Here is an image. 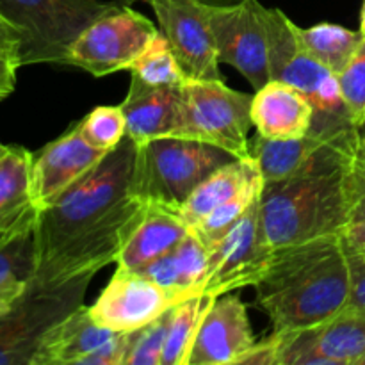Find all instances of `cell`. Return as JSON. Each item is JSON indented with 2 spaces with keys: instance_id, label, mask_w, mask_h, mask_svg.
I'll use <instances>...</instances> for the list:
<instances>
[{
  "instance_id": "8d00e7d4",
  "label": "cell",
  "mask_w": 365,
  "mask_h": 365,
  "mask_svg": "<svg viewBox=\"0 0 365 365\" xmlns=\"http://www.w3.org/2000/svg\"><path fill=\"white\" fill-rule=\"evenodd\" d=\"M360 217H365V191H364V195L360 196V200H359V203H356L355 210H353L351 221L353 220H360Z\"/></svg>"
},
{
  "instance_id": "277c9868",
  "label": "cell",
  "mask_w": 365,
  "mask_h": 365,
  "mask_svg": "<svg viewBox=\"0 0 365 365\" xmlns=\"http://www.w3.org/2000/svg\"><path fill=\"white\" fill-rule=\"evenodd\" d=\"M237 159L189 138H155L138 145L130 192L148 205L177 210L209 175Z\"/></svg>"
},
{
  "instance_id": "52a82bcc",
  "label": "cell",
  "mask_w": 365,
  "mask_h": 365,
  "mask_svg": "<svg viewBox=\"0 0 365 365\" xmlns=\"http://www.w3.org/2000/svg\"><path fill=\"white\" fill-rule=\"evenodd\" d=\"M93 277L81 274L53 285L29 282L24 296L0 316V365H31L46 331L84 305Z\"/></svg>"
},
{
  "instance_id": "44dd1931",
  "label": "cell",
  "mask_w": 365,
  "mask_h": 365,
  "mask_svg": "<svg viewBox=\"0 0 365 365\" xmlns=\"http://www.w3.org/2000/svg\"><path fill=\"white\" fill-rule=\"evenodd\" d=\"M191 232L177 210L146 203L145 216L118 255V267L139 271L177 248Z\"/></svg>"
},
{
  "instance_id": "2e32d148",
  "label": "cell",
  "mask_w": 365,
  "mask_h": 365,
  "mask_svg": "<svg viewBox=\"0 0 365 365\" xmlns=\"http://www.w3.org/2000/svg\"><path fill=\"white\" fill-rule=\"evenodd\" d=\"M120 106L127 120V135L138 145L155 138H180L184 84L150 86L132 77Z\"/></svg>"
},
{
  "instance_id": "f546056e",
  "label": "cell",
  "mask_w": 365,
  "mask_h": 365,
  "mask_svg": "<svg viewBox=\"0 0 365 365\" xmlns=\"http://www.w3.org/2000/svg\"><path fill=\"white\" fill-rule=\"evenodd\" d=\"M173 309L164 312L146 327L130 331L123 365H160Z\"/></svg>"
},
{
  "instance_id": "74e56055",
  "label": "cell",
  "mask_w": 365,
  "mask_h": 365,
  "mask_svg": "<svg viewBox=\"0 0 365 365\" xmlns=\"http://www.w3.org/2000/svg\"><path fill=\"white\" fill-rule=\"evenodd\" d=\"M203 4H210V6H228V4H237L241 0H200Z\"/></svg>"
},
{
  "instance_id": "f1b7e54d",
  "label": "cell",
  "mask_w": 365,
  "mask_h": 365,
  "mask_svg": "<svg viewBox=\"0 0 365 365\" xmlns=\"http://www.w3.org/2000/svg\"><path fill=\"white\" fill-rule=\"evenodd\" d=\"M77 128L93 148L109 152L127 135V120L121 106H98L78 121Z\"/></svg>"
},
{
  "instance_id": "ac0fdd59",
  "label": "cell",
  "mask_w": 365,
  "mask_h": 365,
  "mask_svg": "<svg viewBox=\"0 0 365 365\" xmlns=\"http://www.w3.org/2000/svg\"><path fill=\"white\" fill-rule=\"evenodd\" d=\"M118 334L120 331L100 327L93 321L89 307L81 305L46 331L31 365H84Z\"/></svg>"
},
{
  "instance_id": "7c38bea8",
  "label": "cell",
  "mask_w": 365,
  "mask_h": 365,
  "mask_svg": "<svg viewBox=\"0 0 365 365\" xmlns=\"http://www.w3.org/2000/svg\"><path fill=\"white\" fill-rule=\"evenodd\" d=\"M153 9L159 31L187 78L223 81L216 43L207 16V4L200 0H143Z\"/></svg>"
},
{
  "instance_id": "83f0119b",
  "label": "cell",
  "mask_w": 365,
  "mask_h": 365,
  "mask_svg": "<svg viewBox=\"0 0 365 365\" xmlns=\"http://www.w3.org/2000/svg\"><path fill=\"white\" fill-rule=\"evenodd\" d=\"M264 178L253 182L252 185H248V187L242 189L241 192L232 196L228 202L216 207L209 216L203 217L195 228H191V232H195V234L198 235L200 241L207 246V250L212 248V246L216 245L217 241H221V239L232 230V227L245 216L246 210H248L250 207L253 205V202L260 196Z\"/></svg>"
},
{
  "instance_id": "e575fe53",
  "label": "cell",
  "mask_w": 365,
  "mask_h": 365,
  "mask_svg": "<svg viewBox=\"0 0 365 365\" xmlns=\"http://www.w3.org/2000/svg\"><path fill=\"white\" fill-rule=\"evenodd\" d=\"M339 237L346 253H365V217L349 221Z\"/></svg>"
},
{
  "instance_id": "603a6c76",
  "label": "cell",
  "mask_w": 365,
  "mask_h": 365,
  "mask_svg": "<svg viewBox=\"0 0 365 365\" xmlns=\"http://www.w3.org/2000/svg\"><path fill=\"white\" fill-rule=\"evenodd\" d=\"M260 178H262V173H260L255 157H237L209 175L185 200L184 205L178 209V214L189 228H195L216 207L228 202L232 196Z\"/></svg>"
},
{
  "instance_id": "5bb4252c",
  "label": "cell",
  "mask_w": 365,
  "mask_h": 365,
  "mask_svg": "<svg viewBox=\"0 0 365 365\" xmlns=\"http://www.w3.org/2000/svg\"><path fill=\"white\" fill-rule=\"evenodd\" d=\"M107 152L93 148L77 125L32 157V200L41 212L84 177Z\"/></svg>"
},
{
  "instance_id": "8992f818",
  "label": "cell",
  "mask_w": 365,
  "mask_h": 365,
  "mask_svg": "<svg viewBox=\"0 0 365 365\" xmlns=\"http://www.w3.org/2000/svg\"><path fill=\"white\" fill-rule=\"evenodd\" d=\"M262 20L266 25L271 81L292 86L312 103L316 110L312 127H356L342 98L339 77L303 48L298 25L277 7L262 6Z\"/></svg>"
},
{
  "instance_id": "5b68a950",
  "label": "cell",
  "mask_w": 365,
  "mask_h": 365,
  "mask_svg": "<svg viewBox=\"0 0 365 365\" xmlns=\"http://www.w3.org/2000/svg\"><path fill=\"white\" fill-rule=\"evenodd\" d=\"M127 0H0V14L20 34V63L68 64L78 36Z\"/></svg>"
},
{
  "instance_id": "836d02e7",
  "label": "cell",
  "mask_w": 365,
  "mask_h": 365,
  "mask_svg": "<svg viewBox=\"0 0 365 365\" xmlns=\"http://www.w3.org/2000/svg\"><path fill=\"white\" fill-rule=\"evenodd\" d=\"M349 266L351 294L349 303L365 307V253H346Z\"/></svg>"
},
{
  "instance_id": "d6a6232c",
  "label": "cell",
  "mask_w": 365,
  "mask_h": 365,
  "mask_svg": "<svg viewBox=\"0 0 365 365\" xmlns=\"http://www.w3.org/2000/svg\"><path fill=\"white\" fill-rule=\"evenodd\" d=\"M278 342L277 331L264 341H255L239 356L235 365H278Z\"/></svg>"
},
{
  "instance_id": "d6986e66",
  "label": "cell",
  "mask_w": 365,
  "mask_h": 365,
  "mask_svg": "<svg viewBox=\"0 0 365 365\" xmlns=\"http://www.w3.org/2000/svg\"><path fill=\"white\" fill-rule=\"evenodd\" d=\"M312 103L296 88L280 81H269L257 89L252 102L253 127L267 139H294L312 128Z\"/></svg>"
},
{
  "instance_id": "f35d334b",
  "label": "cell",
  "mask_w": 365,
  "mask_h": 365,
  "mask_svg": "<svg viewBox=\"0 0 365 365\" xmlns=\"http://www.w3.org/2000/svg\"><path fill=\"white\" fill-rule=\"evenodd\" d=\"M360 32L365 38V0H364V7H362V18H360Z\"/></svg>"
},
{
  "instance_id": "3957f363",
  "label": "cell",
  "mask_w": 365,
  "mask_h": 365,
  "mask_svg": "<svg viewBox=\"0 0 365 365\" xmlns=\"http://www.w3.org/2000/svg\"><path fill=\"white\" fill-rule=\"evenodd\" d=\"M273 331L310 328L349 303L351 284L344 246L337 235L274 250L253 285Z\"/></svg>"
},
{
  "instance_id": "8fae6325",
  "label": "cell",
  "mask_w": 365,
  "mask_h": 365,
  "mask_svg": "<svg viewBox=\"0 0 365 365\" xmlns=\"http://www.w3.org/2000/svg\"><path fill=\"white\" fill-rule=\"evenodd\" d=\"M271 255L273 250L264 237L259 196L232 230L209 248V273L203 294L217 298L235 289L255 285Z\"/></svg>"
},
{
  "instance_id": "d4e9b609",
  "label": "cell",
  "mask_w": 365,
  "mask_h": 365,
  "mask_svg": "<svg viewBox=\"0 0 365 365\" xmlns=\"http://www.w3.org/2000/svg\"><path fill=\"white\" fill-rule=\"evenodd\" d=\"M298 38L314 59L339 77L359 50L364 36L341 25L317 24L309 29L298 27Z\"/></svg>"
},
{
  "instance_id": "4dcf8cb0",
  "label": "cell",
  "mask_w": 365,
  "mask_h": 365,
  "mask_svg": "<svg viewBox=\"0 0 365 365\" xmlns=\"http://www.w3.org/2000/svg\"><path fill=\"white\" fill-rule=\"evenodd\" d=\"M339 84L353 123L362 128L365 125V38L348 66L339 75Z\"/></svg>"
},
{
  "instance_id": "ffe728a7",
  "label": "cell",
  "mask_w": 365,
  "mask_h": 365,
  "mask_svg": "<svg viewBox=\"0 0 365 365\" xmlns=\"http://www.w3.org/2000/svg\"><path fill=\"white\" fill-rule=\"evenodd\" d=\"M150 282L166 289L178 303L203 294L209 273V250L195 232H189L180 245L160 259L138 271Z\"/></svg>"
},
{
  "instance_id": "7a4b0ae2",
  "label": "cell",
  "mask_w": 365,
  "mask_h": 365,
  "mask_svg": "<svg viewBox=\"0 0 365 365\" xmlns=\"http://www.w3.org/2000/svg\"><path fill=\"white\" fill-rule=\"evenodd\" d=\"M365 191L360 128L324 145L298 173L264 182L260 220L269 248L341 234Z\"/></svg>"
},
{
  "instance_id": "30bf717a",
  "label": "cell",
  "mask_w": 365,
  "mask_h": 365,
  "mask_svg": "<svg viewBox=\"0 0 365 365\" xmlns=\"http://www.w3.org/2000/svg\"><path fill=\"white\" fill-rule=\"evenodd\" d=\"M207 16L220 63L234 66L255 91L266 86L271 77L262 4L259 0L228 6L207 4Z\"/></svg>"
},
{
  "instance_id": "e0dca14e",
  "label": "cell",
  "mask_w": 365,
  "mask_h": 365,
  "mask_svg": "<svg viewBox=\"0 0 365 365\" xmlns=\"http://www.w3.org/2000/svg\"><path fill=\"white\" fill-rule=\"evenodd\" d=\"M32 157L18 145L0 155V237L11 241L34 232L39 209L32 200Z\"/></svg>"
},
{
  "instance_id": "6da1fadb",
  "label": "cell",
  "mask_w": 365,
  "mask_h": 365,
  "mask_svg": "<svg viewBox=\"0 0 365 365\" xmlns=\"http://www.w3.org/2000/svg\"><path fill=\"white\" fill-rule=\"evenodd\" d=\"M135 153L138 143L125 135L39 212L32 284L53 285L96 274L118 259L146 210V203L130 192Z\"/></svg>"
},
{
  "instance_id": "ba28073f",
  "label": "cell",
  "mask_w": 365,
  "mask_h": 365,
  "mask_svg": "<svg viewBox=\"0 0 365 365\" xmlns=\"http://www.w3.org/2000/svg\"><path fill=\"white\" fill-rule=\"evenodd\" d=\"M252 102L253 95L235 91L223 81L187 78L180 138L210 143L235 157H252Z\"/></svg>"
},
{
  "instance_id": "d590c367",
  "label": "cell",
  "mask_w": 365,
  "mask_h": 365,
  "mask_svg": "<svg viewBox=\"0 0 365 365\" xmlns=\"http://www.w3.org/2000/svg\"><path fill=\"white\" fill-rule=\"evenodd\" d=\"M27 287V280H18V278H13V280H0V316L13 309V305L24 296Z\"/></svg>"
},
{
  "instance_id": "60d3db41",
  "label": "cell",
  "mask_w": 365,
  "mask_h": 365,
  "mask_svg": "<svg viewBox=\"0 0 365 365\" xmlns=\"http://www.w3.org/2000/svg\"><path fill=\"white\" fill-rule=\"evenodd\" d=\"M7 150V145H2V143H0V155H2L4 152H6Z\"/></svg>"
},
{
  "instance_id": "4316f807",
  "label": "cell",
  "mask_w": 365,
  "mask_h": 365,
  "mask_svg": "<svg viewBox=\"0 0 365 365\" xmlns=\"http://www.w3.org/2000/svg\"><path fill=\"white\" fill-rule=\"evenodd\" d=\"M132 77L150 86H180L187 81L163 32H157L130 64Z\"/></svg>"
},
{
  "instance_id": "9a60e30c",
  "label": "cell",
  "mask_w": 365,
  "mask_h": 365,
  "mask_svg": "<svg viewBox=\"0 0 365 365\" xmlns=\"http://www.w3.org/2000/svg\"><path fill=\"white\" fill-rule=\"evenodd\" d=\"M255 342L246 305L235 294H221L207 309L187 365H235Z\"/></svg>"
},
{
  "instance_id": "7402d4cb",
  "label": "cell",
  "mask_w": 365,
  "mask_h": 365,
  "mask_svg": "<svg viewBox=\"0 0 365 365\" xmlns=\"http://www.w3.org/2000/svg\"><path fill=\"white\" fill-rule=\"evenodd\" d=\"M351 127H312L309 134L294 139H267L259 135L252 146V155L260 168L264 182H277L298 173L324 145L334 141ZM359 128V127H356Z\"/></svg>"
},
{
  "instance_id": "b9f144b4",
  "label": "cell",
  "mask_w": 365,
  "mask_h": 365,
  "mask_svg": "<svg viewBox=\"0 0 365 365\" xmlns=\"http://www.w3.org/2000/svg\"><path fill=\"white\" fill-rule=\"evenodd\" d=\"M356 365H365V353H364V355H362V359L359 360V364H356Z\"/></svg>"
},
{
  "instance_id": "1f68e13d",
  "label": "cell",
  "mask_w": 365,
  "mask_h": 365,
  "mask_svg": "<svg viewBox=\"0 0 365 365\" xmlns=\"http://www.w3.org/2000/svg\"><path fill=\"white\" fill-rule=\"evenodd\" d=\"M34 273V232L0 245V280H27Z\"/></svg>"
},
{
  "instance_id": "4fadbf2b",
  "label": "cell",
  "mask_w": 365,
  "mask_h": 365,
  "mask_svg": "<svg viewBox=\"0 0 365 365\" xmlns=\"http://www.w3.org/2000/svg\"><path fill=\"white\" fill-rule=\"evenodd\" d=\"M178 302L138 271L116 267L107 287L89 307L93 321L114 331H134L155 321Z\"/></svg>"
},
{
  "instance_id": "cb8c5ba5",
  "label": "cell",
  "mask_w": 365,
  "mask_h": 365,
  "mask_svg": "<svg viewBox=\"0 0 365 365\" xmlns=\"http://www.w3.org/2000/svg\"><path fill=\"white\" fill-rule=\"evenodd\" d=\"M314 339L327 365H356L365 353V307L348 303L314 327Z\"/></svg>"
},
{
  "instance_id": "ab89813d",
  "label": "cell",
  "mask_w": 365,
  "mask_h": 365,
  "mask_svg": "<svg viewBox=\"0 0 365 365\" xmlns=\"http://www.w3.org/2000/svg\"><path fill=\"white\" fill-rule=\"evenodd\" d=\"M362 155H364V159H365V132H364V135H362Z\"/></svg>"
},
{
  "instance_id": "484cf974",
  "label": "cell",
  "mask_w": 365,
  "mask_h": 365,
  "mask_svg": "<svg viewBox=\"0 0 365 365\" xmlns=\"http://www.w3.org/2000/svg\"><path fill=\"white\" fill-rule=\"evenodd\" d=\"M216 296L200 294L178 303L171 314L160 365H187L189 353L195 344L200 323Z\"/></svg>"
},
{
  "instance_id": "7bdbcfd3",
  "label": "cell",
  "mask_w": 365,
  "mask_h": 365,
  "mask_svg": "<svg viewBox=\"0 0 365 365\" xmlns=\"http://www.w3.org/2000/svg\"><path fill=\"white\" fill-rule=\"evenodd\" d=\"M11 241H13V239H11ZM4 242H7V241H6V239H2V237H0V245H4Z\"/></svg>"
},
{
  "instance_id": "9c48e42d",
  "label": "cell",
  "mask_w": 365,
  "mask_h": 365,
  "mask_svg": "<svg viewBox=\"0 0 365 365\" xmlns=\"http://www.w3.org/2000/svg\"><path fill=\"white\" fill-rule=\"evenodd\" d=\"M157 32L152 20L123 4L78 36L68 56V66H77L95 77L128 70Z\"/></svg>"
}]
</instances>
